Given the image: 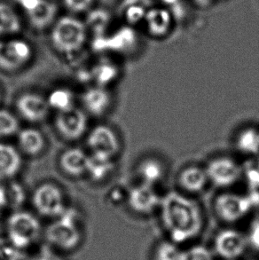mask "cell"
<instances>
[{"mask_svg":"<svg viewBox=\"0 0 259 260\" xmlns=\"http://www.w3.org/2000/svg\"><path fill=\"white\" fill-rule=\"evenodd\" d=\"M158 211L169 241L178 246L192 242L203 233L205 212L195 197L178 190L169 192L161 197Z\"/></svg>","mask_w":259,"mask_h":260,"instance_id":"cell-1","label":"cell"},{"mask_svg":"<svg viewBox=\"0 0 259 260\" xmlns=\"http://www.w3.org/2000/svg\"><path fill=\"white\" fill-rule=\"evenodd\" d=\"M42 235V225L35 215L17 211L11 214L6 223L7 242L19 251L33 246Z\"/></svg>","mask_w":259,"mask_h":260,"instance_id":"cell-2","label":"cell"},{"mask_svg":"<svg viewBox=\"0 0 259 260\" xmlns=\"http://www.w3.org/2000/svg\"><path fill=\"white\" fill-rule=\"evenodd\" d=\"M47 243L56 250L70 252L77 250L83 242V233L79 228L77 217L69 211L55 218L45 232Z\"/></svg>","mask_w":259,"mask_h":260,"instance_id":"cell-3","label":"cell"},{"mask_svg":"<svg viewBox=\"0 0 259 260\" xmlns=\"http://www.w3.org/2000/svg\"><path fill=\"white\" fill-rule=\"evenodd\" d=\"M87 38L86 25L74 16H63L55 21L51 32L53 47L61 53H73L80 50Z\"/></svg>","mask_w":259,"mask_h":260,"instance_id":"cell-4","label":"cell"},{"mask_svg":"<svg viewBox=\"0 0 259 260\" xmlns=\"http://www.w3.org/2000/svg\"><path fill=\"white\" fill-rule=\"evenodd\" d=\"M256 208L249 192L239 193L229 190L221 191L214 198L212 209L215 216L224 224L241 221Z\"/></svg>","mask_w":259,"mask_h":260,"instance_id":"cell-5","label":"cell"},{"mask_svg":"<svg viewBox=\"0 0 259 260\" xmlns=\"http://www.w3.org/2000/svg\"><path fill=\"white\" fill-rule=\"evenodd\" d=\"M210 186L221 191L230 190L243 179L244 167L237 159L229 155L213 156L204 165Z\"/></svg>","mask_w":259,"mask_h":260,"instance_id":"cell-6","label":"cell"},{"mask_svg":"<svg viewBox=\"0 0 259 260\" xmlns=\"http://www.w3.org/2000/svg\"><path fill=\"white\" fill-rule=\"evenodd\" d=\"M32 204L38 213L46 218H59L67 210L62 191L53 183L38 186L33 193Z\"/></svg>","mask_w":259,"mask_h":260,"instance_id":"cell-7","label":"cell"},{"mask_svg":"<svg viewBox=\"0 0 259 260\" xmlns=\"http://www.w3.org/2000/svg\"><path fill=\"white\" fill-rule=\"evenodd\" d=\"M32 54L31 46L22 39L0 42V69L8 72L19 71L28 64Z\"/></svg>","mask_w":259,"mask_h":260,"instance_id":"cell-8","label":"cell"},{"mask_svg":"<svg viewBox=\"0 0 259 260\" xmlns=\"http://www.w3.org/2000/svg\"><path fill=\"white\" fill-rule=\"evenodd\" d=\"M161 197L158 187L140 182L130 190L127 203L136 214L149 215L159 210Z\"/></svg>","mask_w":259,"mask_h":260,"instance_id":"cell-9","label":"cell"},{"mask_svg":"<svg viewBox=\"0 0 259 260\" xmlns=\"http://www.w3.org/2000/svg\"><path fill=\"white\" fill-rule=\"evenodd\" d=\"M178 191L195 197L206 191L210 179L204 166L191 164L182 167L176 178Z\"/></svg>","mask_w":259,"mask_h":260,"instance_id":"cell-10","label":"cell"},{"mask_svg":"<svg viewBox=\"0 0 259 260\" xmlns=\"http://www.w3.org/2000/svg\"><path fill=\"white\" fill-rule=\"evenodd\" d=\"M248 246L247 237L235 229H224L214 240V250L221 258L235 260L242 257Z\"/></svg>","mask_w":259,"mask_h":260,"instance_id":"cell-11","label":"cell"},{"mask_svg":"<svg viewBox=\"0 0 259 260\" xmlns=\"http://www.w3.org/2000/svg\"><path fill=\"white\" fill-rule=\"evenodd\" d=\"M28 18L29 23L38 29L49 27L55 20L57 7L50 0H15Z\"/></svg>","mask_w":259,"mask_h":260,"instance_id":"cell-12","label":"cell"},{"mask_svg":"<svg viewBox=\"0 0 259 260\" xmlns=\"http://www.w3.org/2000/svg\"><path fill=\"white\" fill-rule=\"evenodd\" d=\"M91 154L114 158L120 150L119 139L115 131L107 125L95 126L87 138Z\"/></svg>","mask_w":259,"mask_h":260,"instance_id":"cell-13","label":"cell"},{"mask_svg":"<svg viewBox=\"0 0 259 260\" xmlns=\"http://www.w3.org/2000/svg\"><path fill=\"white\" fill-rule=\"evenodd\" d=\"M55 127L61 137L75 141L85 133L87 128V116L84 111L74 107L58 113L55 118Z\"/></svg>","mask_w":259,"mask_h":260,"instance_id":"cell-14","label":"cell"},{"mask_svg":"<svg viewBox=\"0 0 259 260\" xmlns=\"http://www.w3.org/2000/svg\"><path fill=\"white\" fill-rule=\"evenodd\" d=\"M147 35L155 39H165L173 28V17L170 11L163 7H154L147 11L143 19Z\"/></svg>","mask_w":259,"mask_h":260,"instance_id":"cell-15","label":"cell"},{"mask_svg":"<svg viewBox=\"0 0 259 260\" xmlns=\"http://www.w3.org/2000/svg\"><path fill=\"white\" fill-rule=\"evenodd\" d=\"M168 171L167 164L156 155L145 157L137 167L140 182L155 187H159L167 179Z\"/></svg>","mask_w":259,"mask_h":260,"instance_id":"cell-16","label":"cell"},{"mask_svg":"<svg viewBox=\"0 0 259 260\" xmlns=\"http://www.w3.org/2000/svg\"><path fill=\"white\" fill-rule=\"evenodd\" d=\"M18 112L29 122H41L49 114L50 107L47 100L37 93H23L16 101Z\"/></svg>","mask_w":259,"mask_h":260,"instance_id":"cell-17","label":"cell"},{"mask_svg":"<svg viewBox=\"0 0 259 260\" xmlns=\"http://www.w3.org/2000/svg\"><path fill=\"white\" fill-rule=\"evenodd\" d=\"M235 148L241 155L256 158L259 156V128L253 125L238 131L235 137Z\"/></svg>","mask_w":259,"mask_h":260,"instance_id":"cell-18","label":"cell"},{"mask_svg":"<svg viewBox=\"0 0 259 260\" xmlns=\"http://www.w3.org/2000/svg\"><path fill=\"white\" fill-rule=\"evenodd\" d=\"M82 101L88 112L94 116H101L109 109L111 104V96L105 88L98 85L89 88L84 91Z\"/></svg>","mask_w":259,"mask_h":260,"instance_id":"cell-19","label":"cell"},{"mask_svg":"<svg viewBox=\"0 0 259 260\" xmlns=\"http://www.w3.org/2000/svg\"><path fill=\"white\" fill-rule=\"evenodd\" d=\"M88 160L89 155L80 148H69L60 155V168L69 175L78 177L87 172Z\"/></svg>","mask_w":259,"mask_h":260,"instance_id":"cell-20","label":"cell"},{"mask_svg":"<svg viewBox=\"0 0 259 260\" xmlns=\"http://www.w3.org/2000/svg\"><path fill=\"white\" fill-rule=\"evenodd\" d=\"M20 153L13 146L0 143V178L8 179L16 175L21 167Z\"/></svg>","mask_w":259,"mask_h":260,"instance_id":"cell-21","label":"cell"},{"mask_svg":"<svg viewBox=\"0 0 259 260\" xmlns=\"http://www.w3.org/2000/svg\"><path fill=\"white\" fill-rule=\"evenodd\" d=\"M19 147L25 154L38 155L46 147V140L39 130L35 128H25L18 134Z\"/></svg>","mask_w":259,"mask_h":260,"instance_id":"cell-22","label":"cell"},{"mask_svg":"<svg viewBox=\"0 0 259 260\" xmlns=\"http://www.w3.org/2000/svg\"><path fill=\"white\" fill-rule=\"evenodd\" d=\"M21 20L10 5L0 2V35H14L21 30Z\"/></svg>","mask_w":259,"mask_h":260,"instance_id":"cell-23","label":"cell"},{"mask_svg":"<svg viewBox=\"0 0 259 260\" xmlns=\"http://www.w3.org/2000/svg\"><path fill=\"white\" fill-rule=\"evenodd\" d=\"M113 159L101 156V155H89L88 160L87 172L91 178L94 180H102L105 179L114 169Z\"/></svg>","mask_w":259,"mask_h":260,"instance_id":"cell-24","label":"cell"},{"mask_svg":"<svg viewBox=\"0 0 259 260\" xmlns=\"http://www.w3.org/2000/svg\"><path fill=\"white\" fill-rule=\"evenodd\" d=\"M98 39L104 43L106 46H109L113 49L125 52L127 49L132 48L136 44V35L131 28H122L116 32L112 38L106 39L103 36L98 37Z\"/></svg>","mask_w":259,"mask_h":260,"instance_id":"cell-25","label":"cell"},{"mask_svg":"<svg viewBox=\"0 0 259 260\" xmlns=\"http://www.w3.org/2000/svg\"><path fill=\"white\" fill-rule=\"evenodd\" d=\"M46 100L50 109H56L58 113L74 108L73 93L65 88L53 90Z\"/></svg>","mask_w":259,"mask_h":260,"instance_id":"cell-26","label":"cell"},{"mask_svg":"<svg viewBox=\"0 0 259 260\" xmlns=\"http://www.w3.org/2000/svg\"><path fill=\"white\" fill-rule=\"evenodd\" d=\"M182 250L171 241H163L154 246L152 260H181Z\"/></svg>","mask_w":259,"mask_h":260,"instance_id":"cell-27","label":"cell"},{"mask_svg":"<svg viewBox=\"0 0 259 260\" xmlns=\"http://www.w3.org/2000/svg\"><path fill=\"white\" fill-rule=\"evenodd\" d=\"M110 21V16L106 11L98 9L89 13L86 20V28H90L94 33L96 38L102 37V34L108 28Z\"/></svg>","mask_w":259,"mask_h":260,"instance_id":"cell-28","label":"cell"},{"mask_svg":"<svg viewBox=\"0 0 259 260\" xmlns=\"http://www.w3.org/2000/svg\"><path fill=\"white\" fill-rule=\"evenodd\" d=\"M93 75L96 81L100 85L99 86L103 87V85L109 84L116 79L118 76V69L114 64L107 62L99 64L93 71Z\"/></svg>","mask_w":259,"mask_h":260,"instance_id":"cell-29","label":"cell"},{"mask_svg":"<svg viewBox=\"0 0 259 260\" xmlns=\"http://www.w3.org/2000/svg\"><path fill=\"white\" fill-rule=\"evenodd\" d=\"M19 131V122L14 114L0 109V138L8 137L17 134Z\"/></svg>","mask_w":259,"mask_h":260,"instance_id":"cell-30","label":"cell"},{"mask_svg":"<svg viewBox=\"0 0 259 260\" xmlns=\"http://www.w3.org/2000/svg\"><path fill=\"white\" fill-rule=\"evenodd\" d=\"M181 260H213V257L206 247L196 245L182 250Z\"/></svg>","mask_w":259,"mask_h":260,"instance_id":"cell-31","label":"cell"},{"mask_svg":"<svg viewBox=\"0 0 259 260\" xmlns=\"http://www.w3.org/2000/svg\"><path fill=\"white\" fill-rule=\"evenodd\" d=\"M7 189V205L13 206H20L24 201V192L21 186L18 184L10 185L9 187H6Z\"/></svg>","mask_w":259,"mask_h":260,"instance_id":"cell-32","label":"cell"},{"mask_svg":"<svg viewBox=\"0 0 259 260\" xmlns=\"http://www.w3.org/2000/svg\"><path fill=\"white\" fill-rule=\"evenodd\" d=\"M67 10L72 14H82L91 8L94 0H62Z\"/></svg>","mask_w":259,"mask_h":260,"instance_id":"cell-33","label":"cell"},{"mask_svg":"<svg viewBox=\"0 0 259 260\" xmlns=\"http://www.w3.org/2000/svg\"><path fill=\"white\" fill-rule=\"evenodd\" d=\"M247 242L248 245L256 251H259V217L255 218L249 225Z\"/></svg>","mask_w":259,"mask_h":260,"instance_id":"cell-34","label":"cell"},{"mask_svg":"<svg viewBox=\"0 0 259 260\" xmlns=\"http://www.w3.org/2000/svg\"><path fill=\"white\" fill-rule=\"evenodd\" d=\"M7 206L8 205H7V189L5 186L0 185V212Z\"/></svg>","mask_w":259,"mask_h":260,"instance_id":"cell-35","label":"cell"},{"mask_svg":"<svg viewBox=\"0 0 259 260\" xmlns=\"http://www.w3.org/2000/svg\"><path fill=\"white\" fill-rule=\"evenodd\" d=\"M31 260H47L46 258H45V257H35V258H33V259Z\"/></svg>","mask_w":259,"mask_h":260,"instance_id":"cell-36","label":"cell"}]
</instances>
